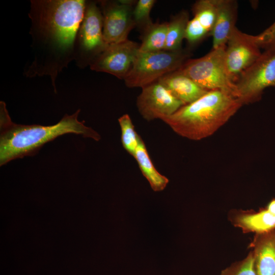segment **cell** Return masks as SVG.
Wrapping results in <instances>:
<instances>
[{
	"instance_id": "ffe728a7",
	"label": "cell",
	"mask_w": 275,
	"mask_h": 275,
	"mask_svg": "<svg viewBox=\"0 0 275 275\" xmlns=\"http://www.w3.org/2000/svg\"><path fill=\"white\" fill-rule=\"evenodd\" d=\"M121 132V143L124 149L133 157L138 147L140 136L136 133L132 120L128 114L118 119Z\"/></svg>"
},
{
	"instance_id": "7c38bea8",
	"label": "cell",
	"mask_w": 275,
	"mask_h": 275,
	"mask_svg": "<svg viewBox=\"0 0 275 275\" xmlns=\"http://www.w3.org/2000/svg\"><path fill=\"white\" fill-rule=\"evenodd\" d=\"M194 17L189 20L185 39L194 45L211 36L216 17V0H200L193 6Z\"/></svg>"
},
{
	"instance_id": "5b68a950",
	"label": "cell",
	"mask_w": 275,
	"mask_h": 275,
	"mask_svg": "<svg viewBox=\"0 0 275 275\" xmlns=\"http://www.w3.org/2000/svg\"><path fill=\"white\" fill-rule=\"evenodd\" d=\"M225 49L226 46L212 49L202 57L189 59L178 71L207 91L219 90L238 99L236 84L228 74Z\"/></svg>"
},
{
	"instance_id": "3957f363",
	"label": "cell",
	"mask_w": 275,
	"mask_h": 275,
	"mask_svg": "<svg viewBox=\"0 0 275 275\" xmlns=\"http://www.w3.org/2000/svg\"><path fill=\"white\" fill-rule=\"evenodd\" d=\"M242 105L237 98L225 92L209 91L161 120L179 135L198 141L213 134Z\"/></svg>"
},
{
	"instance_id": "603a6c76",
	"label": "cell",
	"mask_w": 275,
	"mask_h": 275,
	"mask_svg": "<svg viewBox=\"0 0 275 275\" xmlns=\"http://www.w3.org/2000/svg\"><path fill=\"white\" fill-rule=\"evenodd\" d=\"M260 48L265 50L275 48V21L260 34L256 35Z\"/></svg>"
},
{
	"instance_id": "5bb4252c",
	"label": "cell",
	"mask_w": 275,
	"mask_h": 275,
	"mask_svg": "<svg viewBox=\"0 0 275 275\" xmlns=\"http://www.w3.org/2000/svg\"><path fill=\"white\" fill-rule=\"evenodd\" d=\"M158 81L184 105L195 101L208 92L178 70L163 76Z\"/></svg>"
},
{
	"instance_id": "277c9868",
	"label": "cell",
	"mask_w": 275,
	"mask_h": 275,
	"mask_svg": "<svg viewBox=\"0 0 275 275\" xmlns=\"http://www.w3.org/2000/svg\"><path fill=\"white\" fill-rule=\"evenodd\" d=\"M189 51L162 50L144 52L139 50L132 67L124 78L128 88H143L158 81L163 76L179 70L189 59Z\"/></svg>"
},
{
	"instance_id": "d4e9b609",
	"label": "cell",
	"mask_w": 275,
	"mask_h": 275,
	"mask_svg": "<svg viewBox=\"0 0 275 275\" xmlns=\"http://www.w3.org/2000/svg\"><path fill=\"white\" fill-rule=\"evenodd\" d=\"M274 235H275V230H274Z\"/></svg>"
},
{
	"instance_id": "7402d4cb",
	"label": "cell",
	"mask_w": 275,
	"mask_h": 275,
	"mask_svg": "<svg viewBox=\"0 0 275 275\" xmlns=\"http://www.w3.org/2000/svg\"><path fill=\"white\" fill-rule=\"evenodd\" d=\"M219 275H257L253 251L244 259L224 269Z\"/></svg>"
},
{
	"instance_id": "9a60e30c",
	"label": "cell",
	"mask_w": 275,
	"mask_h": 275,
	"mask_svg": "<svg viewBox=\"0 0 275 275\" xmlns=\"http://www.w3.org/2000/svg\"><path fill=\"white\" fill-rule=\"evenodd\" d=\"M253 244L257 275H275L274 231L257 234Z\"/></svg>"
},
{
	"instance_id": "30bf717a",
	"label": "cell",
	"mask_w": 275,
	"mask_h": 275,
	"mask_svg": "<svg viewBox=\"0 0 275 275\" xmlns=\"http://www.w3.org/2000/svg\"><path fill=\"white\" fill-rule=\"evenodd\" d=\"M140 46L129 39L108 45L92 61L90 68L124 79L132 67Z\"/></svg>"
},
{
	"instance_id": "8fae6325",
	"label": "cell",
	"mask_w": 275,
	"mask_h": 275,
	"mask_svg": "<svg viewBox=\"0 0 275 275\" xmlns=\"http://www.w3.org/2000/svg\"><path fill=\"white\" fill-rule=\"evenodd\" d=\"M184 104L158 81L142 88L136 99L142 117L148 121L169 117Z\"/></svg>"
},
{
	"instance_id": "7a4b0ae2",
	"label": "cell",
	"mask_w": 275,
	"mask_h": 275,
	"mask_svg": "<svg viewBox=\"0 0 275 275\" xmlns=\"http://www.w3.org/2000/svg\"><path fill=\"white\" fill-rule=\"evenodd\" d=\"M80 110L72 115L65 114L57 124L43 126L38 124L22 125L13 122L6 108V103L0 102V166L9 161L37 153L46 143L59 136L74 133L95 141L100 140V134L85 125V121L78 120Z\"/></svg>"
},
{
	"instance_id": "8992f818",
	"label": "cell",
	"mask_w": 275,
	"mask_h": 275,
	"mask_svg": "<svg viewBox=\"0 0 275 275\" xmlns=\"http://www.w3.org/2000/svg\"><path fill=\"white\" fill-rule=\"evenodd\" d=\"M242 105L261 99L264 90L275 87V48L265 50L235 83Z\"/></svg>"
},
{
	"instance_id": "ac0fdd59",
	"label": "cell",
	"mask_w": 275,
	"mask_h": 275,
	"mask_svg": "<svg viewBox=\"0 0 275 275\" xmlns=\"http://www.w3.org/2000/svg\"><path fill=\"white\" fill-rule=\"evenodd\" d=\"M189 20V14L186 10L180 11L171 19L168 23L164 50L173 51L182 48Z\"/></svg>"
},
{
	"instance_id": "44dd1931",
	"label": "cell",
	"mask_w": 275,
	"mask_h": 275,
	"mask_svg": "<svg viewBox=\"0 0 275 275\" xmlns=\"http://www.w3.org/2000/svg\"><path fill=\"white\" fill-rule=\"evenodd\" d=\"M156 1L139 0L132 11V16L135 25L142 28L144 30L153 23L150 14Z\"/></svg>"
},
{
	"instance_id": "6da1fadb",
	"label": "cell",
	"mask_w": 275,
	"mask_h": 275,
	"mask_svg": "<svg viewBox=\"0 0 275 275\" xmlns=\"http://www.w3.org/2000/svg\"><path fill=\"white\" fill-rule=\"evenodd\" d=\"M87 2L84 0H32L29 14L35 58L30 76L56 77L75 57V42Z\"/></svg>"
},
{
	"instance_id": "4fadbf2b",
	"label": "cell",
	"mask_w": 275,
	"mask_h": 275,
	"mask_svg": "<svg viewBox=\"0 0 275 275\" xmlns=\"http://www.w3.org/2000/svg\"><path fill=\"white\" fill-rule=\"evenodd\" d=\"M238 4L235 0H216V17L211 34L212 49L225 47L236 27Z\"/></svg>"
},
{
	"instance_id": "d6986e66",
	"label": "cell",
	"mask_w": 275,
	"mask_h": 275,
	"mask_svg": "<svg viewBox=\"0 0 275 275\" xmlns=\"http://www.w3.org/2000/svg\"><path fill=\"white\" fill-rule=\"evenodd\" d=\"M168 23V22L153 23L145 29L139 50L152 52L164 50Z\"/></svg>"
},
{
	"instance_id": "ba28073f",
	"label": "cell",
	"mask_w": 275,
	"mask_h": 275,
	"mask_svg": "<svg viewBox=\"0 0 275 275\" xmlns=\"http://www.w3.org/2000/svg\"><path fill=\"white\" fill-rule=\"evenodd\" d=\"M262 52L257 44L256 35L243 33L236 26L227 43L225 61L230 79L234 82L250 67Z\"/></svg>"
},
{
	"instance_id": "e0dca14e",
	"label": "cell",
	"mask_w": 275,
	"mask_h": 275,
	"mask_svg": "<svg viewBox=\"0 0 275 275\" xmlns=\"http://www.w3.org/2000/svg\"><path fill=\"white\" fill-rule=\"evenodd\" d=\"M133 157L135 159L143 176L148 181L154 191L163 190L169 179L155 169L148 152L146 146L140 136Z\"/></svg>"
},
{
	"instance_id": "9c48e42d",
	"label": "cell",
	"mask_w": 275,
	"mask_h": 275,
	"mask_svg": "<svg viewBox=\"0 0 275 275\" xmlns=\"http://www.w3.org/2000/svg\"><path fill=\"white\" fill-rule=\"evenodd\" d=\"M133 1H101L103 16V36L108 46L126 40L135 26L132 5Z\"/></svg>"
},
{
	"instance_id": "cb8c5ba5",
	"label": "cell",
	"mask_w": 275,
	"mask_h": 275,
	"mask_svg": "<svg viewBox=\"0 0 275 275\" xmlns=\"http://www.w3.org/2000/svg\"><path fill=\"white\" fill-rule=\"evenodd\" d=\"M266 209L275 216V199H272L267 204Z\"/></svg>"
},
{
	"instance_id": "2e32d148",
	"label": "cell",
	"mask_w": 275,
	"mask_h": 275,
	"mask_svg": "<svg viewBox=\"0 0 275 275\" xmlns=\"http://www.w3.org/2000/svg\"><path fill=\"white\" fill-rule=\"evenodd\" d=\"M233 223L244 232L263 234L275 230V216L266 208L257 212H242L235 216Z\"/></svg>"
},
{
	"instance_id": "52a82bcc",
	"label": "cell",
	"mask_w": 275,
	"mask_h": 275,
	"mask_svg": "<svg viewBox=\"0 0 275 275\" xmlns=\"http://www.w3.org/2000/svg\"><path fill=\"white\" fill-rule=\"evenodd\" d=\"M103 16L95 2L86 3L75 42V60L79 67L90 63L108 46L103 36Z\"/></svg>"
}]
</instances>
